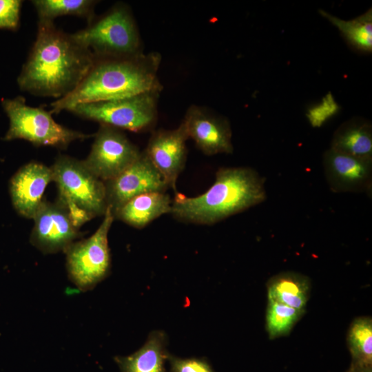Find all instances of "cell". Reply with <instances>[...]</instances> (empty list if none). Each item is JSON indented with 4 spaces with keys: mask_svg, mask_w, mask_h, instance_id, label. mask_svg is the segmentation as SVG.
<instances>
[{
    "mask_svg": "<svg viewBox=\"0 0 372 372\" xmlns=\"http://www.w3.org/2000/svg\"><path fill=\"white\" fill-rule=\"evenodd\" d=\"M94 56L53 21H39L36 40L17 78L19 88L39 96L61 99L73 91Z\"/></svg>",
    "mask_w": 372,
    "mask_h": 372,
    "instance_id": "6da1fadb",
    "label": "cell"
},
{
    "mask_svg": "<svg viewBox=\"0 0 372 372\" xmlns=\"http://www.w3.org/2000/svg\"><path fill=\"white\" fill-rule=\"evenodd\" d=\"M157 52L121 57H95L76 87L50 104L51 114L70 111L79 104L119 99L161 91Z\"/></svg>",
    "mask_w": 372,
    "mask_h": 372,
    "instance_id": "7a4b0ae2",
    "label": "cell"
},
{
    "mask_svg": "<svg viewBox=\"0 0 372 372\" xmlns=\"http://www.w3.org/2000/svg\"><path fill=\"white\" fill-rule=\"evenodd\" d=\"M266 198L265 180L256 169L222 167L205 193L188 197L176 192L170 214L181 222L210 225L259 205Z\"/></svg>",
    "mask_w": 372,
    "mask_h": 372,
    "instance_id": "3957f363",
    "label": "cell"
},
{
    "mask_svg": "<svg viewBox=\"0 0 372 372\" xmlns=\"http://www.w3.org/2000/svg\"><path fill=\"white\" fill-rule=\"evenodd\" d=\"M50 167L52 181L59 190L57 200L67 209L77 228L105 214L107 208L105 182L92 173L83 161L60 155Z\"/></svg>",
    "mask_w": 372,
    "mask_h": 372,
    "instance_id": "277c9868",
    "label": "cell"
},
{
    "mask_svg": "<svg viewBox=\"0 0 372 372\" xmlns=\"http://www.w3.org/2000/svg\"><path fill=\"white\" fill-rule=\"evenodd\" d=\"M95 57H121L141 52V39L129 10L117 6L84 29L71 34Z\"/></svg>",
    "mask_w": 372,
    "mask_h": 372,
    "instance_id": "5b68a950",
    "label": "cell"
},
{
    "mask_svg": "<svg viewBox=\"0 0 372 372\" xmlns=\"http://www.w3.org/2000/svg\"><path fill=\"white\" fill-rule=\"evenodd\" d=\"M1 103L9 118L4 141L23 139L35 146L65 149L73 141L90 137L56 123L50 112L28 105L25 99L20 96L3 99Z\"/></svg>",
    "mask_w": 372,
    "mask_h": 372,
    "instance_id": "8992f818",
    "label": "cell"
},
{
    "mask_svg": "<svg viewBox=\"0 0 372 372\" xmlns=\"http://www.w3.org/2000/svg\"><path fill=\"white\" fill-rule=\"evenodd\" d=\"M159 92L151 91L123 99L79 104L70 112L100 125L141 132L152 128L156 121Z\"/></svg>",
    "mask_w": 372,
    "mask_h": 372,
    "instance_id": "52a82bcc",
    "label": "cell"
},
{
    "mask_svg": "<svg viewBox=\"0 0 372 372\" xmlns=\"http://www.w3.org/2000/svg\"><path fill=\"white\" fill-rule=\"evenodd\" d=\"M114 220L107 207L96 231L85 240L74 242L64 251L69 278L82 291L92 289L109 274L111 257L107 236Z\"/></svg>",
    "mask_w": 372,
    "mask_h": 372,
    "instance_id": "ba28073f",
    "label": "cell"
},
{
    "mask_svg": "<svg viewBox=\"0 0 372 372\" xmlns=\"http://www.w3.org/2000/svg\"><path fill=\"white\" fill-rule=\"evenodd\" d=\"M141 154L121 130L100 125L91 150L83 161L92 173L106 182L125 170Z\"/></svg>",
    "mask_w": 372,
    "mask_h": 372,
    "instance_id": "9c48e42d",
    "label": "cell"
},
{
    "mask_svg": "<svg viewBox=\"0 0 372 372\" xmlns=\"http://www.w3.org/2000/svg\"><path fill=\"white\" fill-rule=\"evenodd\" d=\"M30 242L44 254L65 251L80 236L65 206L43 200L32 218Z\"/></svg>",
    "mask_w": 372,
    "mask_h": 372,
    "instance_id": "30bf717a",
    "label": "cell"
},
{
    "mask_svg": "<svg viewBox=\"0 0 372 372\" xmlns=\"http://www.w3.org/2000/svg\"><path fill=\"white\" fill-rule=\"evenodd\" d=\"M106 200L112 214L131 198L141 194L165 192L167 183L142 152L138 159L115 178L105 182Z\"/></svg>",
    "mask_w": 372,
    "mask_h": 372,
    "instance_id": "8fae6325",
    "label": "cell"
},
{
    "mask_svg": "<svg viewBox=\"0 0 372 372\" xmlns=\"http://www.w3.org/2000/svg\"><path fill=\"white\" fill-rule=\"evenodd\" d=\"M181 123L188 138H192L205 154L211 156L233 152L231 129L225 118L202 107L192 105Z\"/></svg>",
    "mask_w": 372,
    "mask_h": 372,
    "instance_id": "7c38bea8",
    "label": "cell"
},
{
    "mask_svg": "<svg viewBox=\"0 0 372 372\" xmlns=\"http://www.w3.org/2000/svg\"><path fill=\"white\" fill-rule=\"evenodd\" d=\"M189 139L182 123L174 130H158L152 133L143 151L161 174L169 188L176 183L187 160L186 141Z\"/></svg>",
    "mask_w": 372,
    "mask_h": 372,
    "instance_id": "4fadbf2b",
    "label": "cell"
},
{
    "mask_svg": "<svg viewBox=\"0 0 372 372\" xmlns=\"http://www.w3.org/2000/svg\"><path fill=\"white\" fill-rule=\"evenodd\" d=\"M322 164L326 181L332 192L371 194L372 161L358 158L329 148L323 154Z\"/></svg>",
    "mask_w": 372,
    "mask_h": 372,
    "instance_id": "5bb4252c",
    "label": "cell"
},
{
    "mask_svg": "<svg viewBox=\"0 0 372 372\" xmlns=\"http://www.w3.org/2000/svg\"><path fill=\"white\" fill-rule=\"evenodd\" d=\"M52 181L51 167L36 161L22 166L10 181L14 208L21 216L32 219L43 202L44 192Z\"/></svg>",
    "mask_w": 372,
    "mask_h": 372,
    "instance_id": "9a60e30c",
    "label": "cell"
},
{
    "mask_svg": "<svg viewBox=\"0 0 372 372\" xmlns=\"http://www.w3.org/2000/svg\"><path fill=\"white\" fill-rule=\"evenodd\" d=\"M172 204V200L165 192L144 193L126 202L116 211L114 218L142 229L161 216L170 214Z\"/></svg>",
    "mask_w": 372,
    "mask_h": 372,
    "instance_id": "2e32d148",
    "label": "cell"
},
{
    "mask_svg": "<svg viewBox=\"0 0 372 372\" xmlns=\"http://www.w3.org/2000/svg\"><path fill=\"white\" fill-rule=\"evenodd\" d=\"M331 149L358 158L372 161V125L362 118H351L335 131Z\"/></svg>",
    "mask_w": 372,
    "mask_h": 372,
    "instance_id": "e0dca14e",
    "label": "cell"
},
{
    "mask_svg": "<svg viewBox=\"0 0 372 372\" xmlns=\"http://www.w3.org/2000/svg\"><path fill=\"white\" fill-rule=\"evenodd\" d=\"M165 346V333L154 331L138 351L130 355L118 356L114 359L121 372H166L165 364L169 353Z\"/></svg>",
    "mask_w": 372,
    "mask_h": 372,
    "instance_id": "ac0fdd59",
    "label": "cell"
},
{
    "mask_svg": "<svg viewBox=\"0 0 372 372\" xmlns=\"http://www.w3.org/2000/svg\"><path fill=\"white\" fill-rule=\"evenodd\" d=\"M267 291L269 301L304 311L309 297V281L302 275L285 272L269 281Z\"/></svg>",
    "mask_w": 372,
    "mask_h": 372,
    "instance_id": "d6986e66",
    "label": "cell"
},
{
    "mask_svg": "<svg viewBox=\"0 0 372 372\" xmlns=\"http://www.w3.org/2000/svg\"><path fill=\"white\" fill-rule=\"evenodd\" d=\"M320 14L335 26L348 45L364 54L372 52V9L355 19L345 21L320 10Z\"/></svg>",
    "mask_w": 372,
    "mask_h": 372,
    "instance_id": "ffe728a7",
    "label": "cell"
},
{
    "mask_svg": "<svg viewBox=\"0 0 372 372\" xmlns=\"http://www.w3.org/2000/svg\"><path fill=\"white\" fill-rule=\"evenodd\" d=\"M38 14L39 21H53L58 17L72 15L85 18L88 23L94 19L92 0H34L31 1Z\"/></svg>",
    "mask_w": 372,
    "mask_h": 372,
    "instance_id": "44dd1931",
    "label": "cell"
},
{
    "mask_svg": "<svg viewBox=\"0 0 372 372\" xmlns=\"http://www.w3.org/2000/svg\"><path fill=\"white\" fill-rule=\"evenodd\" d=\"M347 342L354 363L372 364V320L369 317L358 318L351 324Z\"/></svg>",
    "mask_w": 372,
    "mask_h": 372,
    "instance_id": "7402d4cb",
    "label": "cell"
},
{
    "mask_svg": "<svg viewBox=\"0 0 372 372\" xmlns=\"http://www.w3.org/2000/svg\"><path fill=\"white\" fill-rule=\"evenodd\" d=\"M304 311L273 301H269L266 314V327L271 339L287 335L300 318Z\"/></svg>",
    "mask_w": 372,
    "mask_h": 372,
    "instance_id": "603a6c76",
    "label": "cell"
},
{
    "mask_svg": "<svg viewBox=\"0 0 372 372\" xmlns=\"http://www.w3.org/2000/svg\"><path fill=\"white\" fill-rule=\"evenodd\" d=\"M22 2L20 0H0V28L18 29Z\"/></svg>",
    "mask_w": 372,
    "mask_h": 372,
    "instance_id": "cb8c5ba5",
    "label": "cell"
},
{
    "mask_svg": "<svg viewBox=\"0 0 372 372\" xmlns=\"http://www.w3.org/2000/svg\"><path fill=\"white\" fill-rule=\"evenodd\" d=\"M171 372H214L205 358H181L169 354Z\"/></svg>",
    "mask_w": 372,
    "mask_h": 372,
    "instance_id": "d4e9b609",
    "label": "cell"
},
{
    "mask_svg": "<svg viewBox=\"0 0 372 372\" xmlns=\"http://www.w3.org/2000/svg\"><path fill=\"white\" fill-rule=\"evenodd\" d=\"M347 372H372L371 365H364L352 362Z\"/></svg>",
    "mask_w": 372,
    "mask_h": 372,
    "instance_id": "484cf974",
    "label": "cell"
}]
</instances>
